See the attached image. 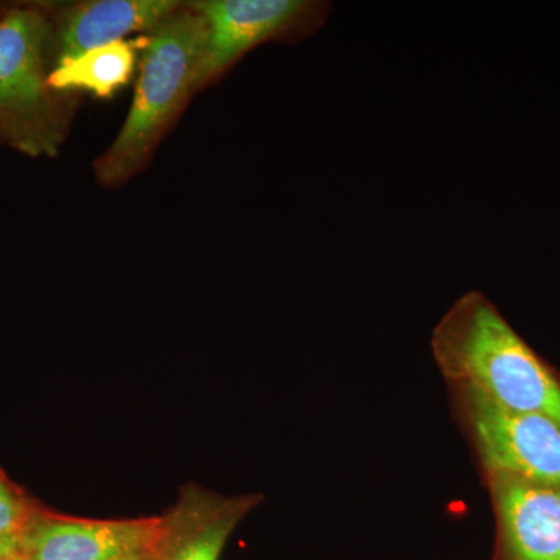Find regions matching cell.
Segmentation results:
<instances>
[{
  "label": "cell",
  "instance_id": "obj_1",
  "mask_svg": "<svg viewBox=\"0 0 560 560\" xmlns=\"http://www.w3.org/2000/svg\"><path fill=\"white\" fill-rule=\"evenodd\" d=\"M434 350L453 377L497 407L540 415L560 425V383L492 302L470 293L434 334Z\"/></svg>",
  "mask_w": 560,
  "mask_h": 560
},
{
  "label": "cell",
  "instance_id": "obj_2",
  "mask_svg": "<svg viewBox=\"0 0 560 560\" xmlns=\"http://www.w3.org/2000/svg\"><path fill=\"white\" fill-rule=\"evenodd\" d=\"M208 40L205 16L184 2L147 38L127 120L94 162L101 186L119 187L149 165L194 95V80Z\"/></svg>",
  "mask_w": 560,
  "mask_h": 560
},
{
  "label": "cell",
  "instance_id": "obj_3",
  "mask_svg": "<svg viewBox=\"0 0 560 560\" xmlns=\"http://www.w3.org/2000/svg\"><path fill=\"white\" fill-rule=\"evenodd\" d=\"M54 24L43 7H10L0 16V138L28 156H57L69 110L49 86Z\"/></svg>",
  "mask_w": 560,
  "mask_h": 560
},
{
  "label": "cell",
  "instance_id": "obj_4",
  "mask_svg": "<svg viewBox=\"0 0 560 560\" xmlns=\"http://www.w3.org/2000/svg\"><path fill=\"white\" fill-rule=\"evenodd\" d=\"M208 40L194 80V95L215 83L261 44L296 43L323 27L329 2L319 0H198Z\"/></svg>",
  "mask_w": 560,
  "mask_h": 560
},
{
  "label": "cell",
  "instance_id": "obj_5",
  "mask_svg": "<svg viewBox=\"0 0 560 560\" xmlns=\"http://www.w3.org/2000/svg\"><path fill=\"white\" fill-rule=\"evenodd\" d=\"M471 431L497 477L560 488V425L540 415L503 410L470 393Z\"/></svg>",
  "mask_w": 560,
  "mask_h": 560
},
{
  "label": "cell",
  "instance_id": "obj_6",
  "mask_svg": "<svg viewBox=\"0 0 560 560\" xmlns=\"http://www.w3.org/2000/svg\"><path fill=\"white\" fill-rule=\"evenodd\" d=\"M160 517H73L33 508L18 541L24 560H121L149 547Z\"/></svg>",
  "mask_w": 560,
  "mask_h": 560
},
{
  "label": "cell",
  "instance_id": "obj_7",
  "mask_svg": "<svg viewBox=\"0 0 560 560\" xmlns=\"http://www.w3.org/2000/svg\"><path fill=\"white\" fill-rule=\"evenodd\" d=\"M257 495L226 497L189 482L160 515V526L140 560H219L231 534Z\"/></svg>",
  "mask_w": 560,
  "mask_h": 560
},
{
  "label": "cell",
  "instance_id": "obj_8",
  "mask_svg": "<svg viewBox=\"0 0 560 560\" xmlns=\"http://www.w3.org/2000/svg\"><path fill=\"white\" fill-rule=\"evenodd\" d=\"M184 2L178 0H88L51 16L54 66L84 51L119 43L131 33L153 32Z\"/></svg>",
  "mask_w": 560,
  "mask_h": 560
},
{
  "label": "cell",
  "instance_id": "obj_9",
  "mask_svg": "<svg viewBox=\"0 0 560 560\" xmlns=\"http://www.w3.org/2000/svg\"><path fill=\"white\" fill-rule=\"evenodd\" d=\"M497 481L506 560H560V488L508 477Z\"/></svg>",
  "mask_w": 560,
  "mask_h": 560
},
{
  "label": "cell",
  "instance_id": "obj_10",
  "mask_svg": "<svg viewBox=\"0 0 560 560\" xmlns=\"http://www.w3.org/2000/svg\"><path fill=\"white\" fill-rule=\"evenodd\" d=\"M136 60L138 51L127 40L97 47L54 66L49 86L58 94L84 91L97 98H110L130 83Z\"/></svg>",
  "mask_w": 560,
  "mask_h": 560
},
{
  "label": "cell",
  "instance_id": "obj_11",
  "mask_svg": "<svg viewBox=\"0 0 560 560\" xmlns=\"http://www.w3.org/2000/svg\"><path fill=\"white\" fill-rule=\"evenodd\" d=\"M36 504L0 470V544L18 539Z\"/></svg>",
  "mask_w": 560,
  "mask_h": 560
},
{
  "label": "cell",
  "instance_id": "obj_12",
  "mask_svg": "<svg viewBox=\"0 0 560 560\" xmlns=\"http://www.w3.org/2000/svg\"><path fill=\"white\" fill-rule=\"evenodd\" d=\"M0 560H24L20 551V541L11 539L0 544Z\"/></svg>",
  "mask_w": 560,
  "mask_h": 560
},
{
  "label": "cell",
  "instance_id": "obj_13",
  "mask_svg": "<svg viewBox=\"0 0 560 560\" xmlns=\"http://www.w3.org/2000/svg\"><path fill=\"white\" fill-rule=\"evenodd\" d=\"M140 555H142V552H139V555L130 556V558H125L121 560H140Z\"/></svg>",
  "mask_w": 560,
  "mask_h": 560
}]
</instances>
